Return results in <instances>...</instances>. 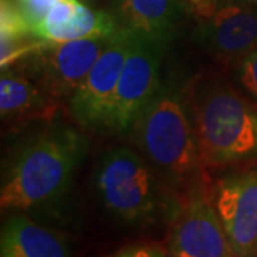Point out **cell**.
Returning <instances> with one entry per match:
<instances>
[{
  "mask_svg": "<svg viewBox=\"0 0 257 257\" xmlns=\"http://www.w3.org/2000/svg\"><path fill=\"white\" fill-rule=\"evenodd\" d=\"M89 152L82 130L56 116L19 147L0 190L2 210L50 207L69 192L74 173Z\"/></svg>",
  "mask_w": 257,
  "mask_h": 257,
  "instance_id": "6da1fadb",
  "label": "cell"
},
{
  "mask_svg": "<svg viewBox=\"0 0 257 257\" xmlns=\"http://www.w3.org/2000/svg\"><path fill=\"white\" fill-rule=\"evenodd\" d=\"M203 167L209 175L257 163V104L213 74L187 83Z\"/></svg>",
  "mask_w": 257,
  "mask_h": 257,
  "instance_id": "7a4b0ae2",
  "label": "cell"
},
{
  "mask_svg": "<svg viewBox=\"0 0 257 257\" xmlns=\"http://www.w3.org/2000/svg\"><path fill=\"white\" fill-rule=\"evenodd\" d=\"M128 133L135 149L179 192L210 177L200 157L187 84L163 80Z\"/></svg>",
  "mask_w": 257,
  "mask_h": 257,
  "instance_id": "3957f363",
  "label": "cell"
},
{
  "mask_svg": "<svg viewBox=\"0 0 257 257\" xmlns=\"http://www.w3.org/2000/svg\"><path fill=\"white\" fill-rule=\"evenodd\" d=\"M94 187L103 207L133 227L172 221L182 200V192L139 150L126 146L110 147L101 155L94 172Z\"/></svg>",
  "mask_w": 257,
  "mask_h": 257,
  "instance_id": "277c9868",
  "label": "cell"
},
{
  "mask_svg": "<svg viewBox=\"0 0 257 257\" xmlns=\"http://www.w3.org/2000/svg\"><path fill=\"white\" fill-rule=\"evenodd\" d=\"M165 45L135 36L103 128L109 133H128L163 83L162 59Z\"/></svg>",
  "mask_w": 257,
  "mask_h": 257,
  "instance_id": "5b68a950",
  "label": "cell"
},
{
  "mask_svg": "<svg viewBox=\"0 0 257 257\" xmlns=\"http://www.w3.org/2000/svg\"><path fill=\"white\" fill-rule=\"evenodd\" d=\"M210 177L182 193L170 221L169 257H233L211 197Z\"/></svg>",
  "mask_w": 257,
  "mask_h": 257,
  "instance_id": "8992f818",
  "label": "cell"
},
{
  "mask_svg": "<svg viewBox=\"0 0 257 257\" xmlns=\"http://www.w3.org/2000/svg\"><path fill=\"white\" fill-rule=\"evenodd\" d=\"M211 176V197L233 257H257V163Z\"/></svg>",
  "mask_w": 257,
  "mask_h": 257,
  "instance_id": "52a82bcc",
  "label": "cell"
},
{
  "mask_svg": "<svg viewBox=\"0 0 257 257\" xmlns=\"http://www.w3.org/2000/svg\"><path fill=\"white\" fill-rule=\"evenodd\" d=\"M30 32L43 43H62L120 30L111 13L94 10L80 0H13Z\"/></svg>",
  "mask_w": 257,
  "mask_h": 257,
  "instance_id": "ba28073f",
  "label": "cell"
},
{
  "mask_svg": "<svg viewBox=\"0 0 257 257\" xmlns=\"http://www.w3.org/2000/svg\"><path fill=\"white\" fill-rule=\"evenodd\" d=\"M133 35L120 29L67 100L72 119L87 128H103Z\"/></svg>",
  "mask_w": 257,
  "mask_h": 257,
  "instance_id": "9c48e42d",
  "label": "cell"
},
{
  "mask_svg": "<svg viewBox=\"0 0 257 257\" xmlns=\"http://www.w3.org/2000/svg\"><path fill=\"white\" fill-rule=\"evenodd\" d=\"M114 35L46 43L29 56L33 60L39 83L56 101L69 100Z\"/></svg>",
  "mask_w": 257,
  "mask_h": 257,
  "instance_id": "30bf717a",
  "label": "cell"
},
{
  "mask_svg": "<svg viewBox=\"0 0 257 257\" xmlns=\"http://www.w3.org/2000/svg\"><path fill=\"white\" fill-rule=\"evenodd\" d=\"M257 6L221 0L210 18L199 22L197 39L226 66L237 67L257 49Z\"/></svg>",
  "mask_w": 257,
  "mask_h": 257,
  "instance_id": "8fae6325",
  "label": "cell"
},
{
  "mask_svg": "<svg viewBox=\"0 0 257 257\" xmlns=\"http://www.w3.org/2000/svg\"><path fill=\"white\" fill-rule=\"evenodd\" d=\"M183 0H114L113 18L120 29L165 45L184 15Z\"/></svg>",
  "mask_w": 257,
  "mask_h": 257,
  "instance_id": "7c38bea8",
  "label": "cell"
},
{
  "mask_svg": "<svg viewBox=\"0 0 257 257\" xmlns=\"http://www.w3.org/2000/svg\"><path fill=\"white\" fill-rule=\"evenodd\" d=\"M70 256V246L64 236L23 213L12 214L2 227L0 257Z\"/></svg>",
  "mask_w": 257,
  "mask_h": 257,
  "instance_id": "4fadbf2b",
  "label": "cell"
},
{
  "mask_svg": "<svg viewBox=\"0 0 257 257\" xmlns=\"http://www.w3.org/2000/svg\"><path fill=\"white\" fill-rule=\"evenodd\" d=\"M57 101L33 82L28 74L13 69H2L0 76V113L5 120H22L30 117H53Z\"/></svg>",
  "mask_w": 257,
  "mask_h": 257,
  "instance_id": "5bb4252c",
  "label": "cell"
},
{
  "mask_svg": "<svg viewBox=\"0 0 257 257\" xmlns=\"http://www.w3.org/2000/svg\"><path fill=\"white\" fill-rule=\"evenodd\" d=\"M46 43L30 32L13 0H2L0 5V64L2 69L25 60Z\"/></svg>",
  "mask_w": 257,
  "mask_h": 257,
  "instance_id": "9a60e30c",
  "label": "cell"
},
{
  "mask_svg": "<svg viewBox=\"0 0 257 257\" xmlns=\"http://www.w3.org/2000/svg\"><path fill=\"white\" fill-rule=\"evenodd\" d=\"M240 86L257 100V49L236 67Z\"/></svg>",
  "mask_w": 257,
  "mask_h": 257,
  "instance_id": "2e32d148",
  "label": "cell"
},
{
  "mask_svg": "<svg viewBox=\"0 0 257 257\" xmlns=\"http://www.w3.org/2000/svg\"><path fill=\"white\" fill-rule=\"evenodd\" d=\"M107 257H169L167 248L157 243H133L121 247Z\"/></svg>",
  "mask_w": 257,
  "mask_h": 257,
  "instance_id": "e0dca14e",
  "label": "cell"
},
{
  "mask_svg": "<svg viewBox=\"0 0 257 257\" xmlns=\"http://www.w3.org/2000/svg\"><path fill=\"white\" fill-rule=\"evenodd\" d=\"M187 9L193 13V16L199 22L210 18L221 3V0H184Z\"/></svg>",
  "mask_w": 257,
  "mask_h": 257,
  "instance_id": "ac0fdd59",
  "label": "cell"
},
{
  "mask_svg": "<svg viewBox=\"0 0 257 257\" xmlns=\"http://www.w3.org/2000/svg\"><path fill=\"white\" fill-rule=\"evenodd\" d=\"M239 2H243V3H248V5L257 6V0H239Z\"/></svg>",
  "mask_w": 257,
  "mask_h": 257,
  "instance_id": "d6986e66",
  "label": "cell"
}]
</instances>
